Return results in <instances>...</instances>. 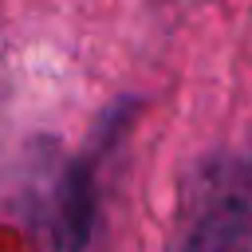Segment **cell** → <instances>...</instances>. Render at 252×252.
Returning <instances> with one entry per match:
<instances>
[{
    "mask_svg": "<svg viewBox=\"0 0 252 252\" xmlns=\"http://www.w3.org/2000/svg\"><path fill=\"white\" fill-rule=\"evenodd\" d=\"M181 252H252V205L244 193H217L193 220Z\"/></svg>",
    "mask_w": 252,
    "mask_h": 252,
    "instance_id": "obj_1",
    "label": "cell"
}]
</instances>
